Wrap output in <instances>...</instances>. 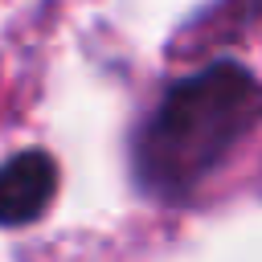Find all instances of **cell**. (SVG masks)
I'll return each mask as SVG.
<instances>
[{"mask_svg":"<svg viewBox=\"0 0 262 262\" xmlns=\"http://www.w3.org/2000/svg\"><path fill=\"white\" fill-rule=\"evenodd\" d=\"M262 127V82L237 66H205L164 90L131 143L135 184L156 201L192 196Z\"/></svg>","mask_w":262,"mask_h":262,"instance_id":"cell-1","label":"cell"},{"mask_svg":"<svg viewBox=\"0 0 262 262\" xmlns=\"http://www.w3.org/2000/svg\"><path fill=\"white\" fill-rule=\"evenodd\" d=\"M57 192V164L49 151L29 147L0 164V229L33 225Z\"/></svg>","mask_w":262,"mask_h":262,"instance_id":"cell-2","label":"cell"}]
</instances>
